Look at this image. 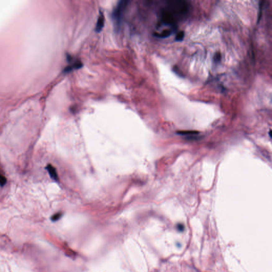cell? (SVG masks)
Instances as JSON below:
<instances>
[{"instance_id":"obj_1","label":"cell","mask_w":272,"mask_h":272,"mask_svg":"<svg viewBox=\"0 0 272 272\" xmlns=\"http://www.w3.org/2000/svg\"><path fill=\"white\" fill-rule=\"evenodd\" d=\"M189 10L187 2L182 0H173L167 2L160 13L159 25L175 27L184 18Z\"/></svg>"},{"instance_id":"obj_2","label":"cell","mask_w":272,"mask_h":272,"mask_svg":"<svg viewBox=\"0 0 272 272\" xmlns=\"http://www.w3.org/2000/svg\"><path fill=\"white\" fill-rule=\"evenodd\" d=\"M129 1H121L117 4L113 12L112 18L116 26L120 27L121 24L124 12L128 6Z\"/></svg>"},{"instance_id":"obj_3","label":"cell","mask_w":272,"mask_h":272,"mask_svg":"<svg viewBox=\"0 0 272 272\" xmlns=\"http://www.w3.org/2000/svg\"><path fill=\"white\" fill-rule=\"evenodd\" d=\"M104 20L105 18L103 12L101 11H99V16L98 18L97 21L96 25L95 31L97 33H99L103 29L104 26Z\"/></svg>"},{"instance_id":"obj_4","label":"cell","mask_w":272,"mask_h":272,"mask_svg":"<svg viewBox=\"0 0 272 272\" xmlns=\"http://www.w3.org/2000/svg\"><path fill=\"white\" fill-rule=\"evenodd\" d=\"M173 30L174 29H164L163 31L160 32V33H157L155 32L153 34V35L155 37L160 38V39H165L167 37H169L170 35H171L173 33Z\"/></svg>"},{"instance_id":"obj_5","label":"cell","mask_w":272,"mask_h":272,"mask_svg":"<svg viewBox=\"0 0 272 272\" xmlns=\"http://www.w3.org/2000/svg\"><path fill=\"white\" fill-rule=\"evenodd\" d=\"M83 66V63L80 61H75V62L74 63L73 65H70V66H69L65 68L64 72H65V73H68V72L71 71L73 70L80 69V68H81Z\"/></svg>"},{"instance_id":"obj_6","label":"cell","mask_w":272,"mask_h":272,"mask_svg":"<svg viewBox=\"0 0 272 272\" xmlns=\"http://www.w3.org/2000/svg\"><path fill=\"white\" fill-rule=\"evenodd\" d=\"M46 169L48 170V172L50 174V177H51L52 179L54 180L57 181L58 177H57V174L55 168L52 165L49 164V165H48Z\"/></svg>"},{"instance_id":"obj_7","label":"cell","mask_w":272,"mask_h":272,"mask_svg":"<svg viewBox=\"0 0 272 272\" xmlns=\"http://www.w3.org/2000/svg\"><path fill=\"white\" fill-rule=\"evenodd\" d=\"M184 31H181L179 32L175 36V39L177 42H181L184 39Z\"/></svg>"},{"instance_id":"obj_8","label":"cell","mask_w":272,"mask_h":272,"mask_svg":"<svg viewBox=\"0 0 272 272\" xmlns=\"http://www.w3.org/2000/svg\"><path fill=\"white\" fill-rule=\"evenodd\" d=\"M7 182L6 178L2 176L1 175H0V185L1 186H3Z\"/></svg>"},{"instance_id":"obj_9","label":"cell","mask_w":272,"mask_h":272,"mask_svg":"<svg viewBox=\"0 0 272 272\" xmlns=\"http://www.w3.org/2000/svg\"><path fill=\"white\" fill-rule=\"evenodd\" d=\"M61 217V213L56 214H55V215H53V216H52V220L54 221H57V220H59V219Z\"/></svg>"},{"instance_id":"obj_10","label":"cell","mask_w":272,"mask_h":272,"mask_svg":"<svg viewBox=\"0 0 272 272\" xmlns=\"http://www.w3.org/2000/svg\"><path fill=\"white\" fill-rule=\"evenodd\" d=\"M214 60H215V61H216V62L220 61V59H221V55H220V54H216L214 56Z\"/></svg>"}]
</instances>
